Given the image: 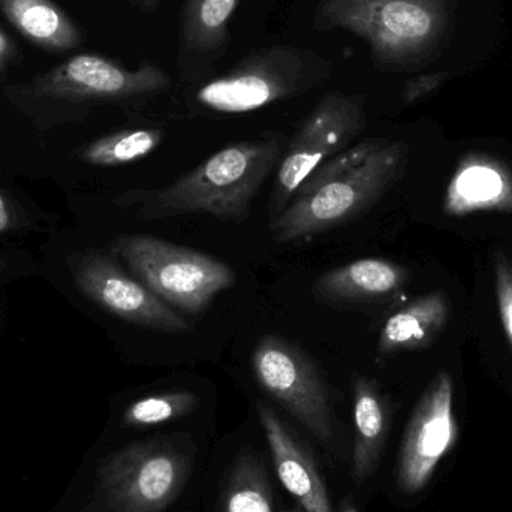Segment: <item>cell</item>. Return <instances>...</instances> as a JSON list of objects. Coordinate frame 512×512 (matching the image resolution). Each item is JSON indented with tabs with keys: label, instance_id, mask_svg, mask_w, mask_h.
Wrapping results in <instances>:
<instances>
[{
	"label": "cell",
	"instance_id": "6da1fadb",
	"mask_svg": "<svg viewBox=\"0 0 512 512\" xmlns=\"http://www.w3.org/2000/svg\"><path fill=\"white\" fill-rule=\"evenodd\" d=\"M405 141L370 138L318 168L271 221L277 245L303 242L349 224L369 212L405 174Z\"/></svg>",
	"mask_w": 512,
	"mask_h": 512
},
{
	"label": "cell",
	"instance_id": "7a4b0ae2",
	"mask_svg": "<svg viewBox=\"0 0 512 512\" xmlns=\"http://www.w3.org/2000/svg\"><path fill=\"white\" fill-rule=\"evenodd\" d=\"M283 152L285 138L277 134L230 144L176 182L164 188L126 192L119 203L149 222L185 215L245 222Z\"/></svg>",
	"mask_w": 512,
	"mask_h": 512
},
{
	"label": "cell",
	"instance_id": "3957f363",
	"mask_svg": "<svg viewBox=\"0 0 512 512\" xmlns=\"http://www.w3.org/2000/svg\"><path fill=\"white\" fill-rule=\"evenodd\" d=\"M318 30L342 29L369 44L385 66L420 62L441 45L450 27L447 0H324Z\"/></svg>",
	"mask_w": 512,
	"mask_h": 512
},
{
	"label": "cell",
	"instance_id": "277c9868",
	"mask_svg": "<svg viewBox=\"0 0 512 512\" xmlns=\"http://www.w3.org/2000/svg\"><path fill=\"white\" fill-rule=\"evenodd\" d=\"M331 62L319 54L289 45L254 51L227 74L207 81L195 102L218 114H245L297 98L324 84Z\"/></svg>",
	"mask_w": 512,
	"mask_h": 512
},
{
	"label": "cell",
	"instance_id": "5b68a950",
	"mask_svg": "<svg viewBox=\"0 0 512 512\" xmlns=\"http://www.w3.org/2000/svg\"><path fill=\"white\" fill-rule=\"evenodd\" d=\"M113 251L135 279L168 306L189 315H200L237 279L221 259L158 237L123 236L114 242Z\"/></svg>",
	"mask_w": 512,
	"mask_h": 512
},
{
	"label": "cell",
	"instance_id": "8992f818",
	"mask_svg": "<svg viewBox=\"0 0 512 512\" xmlns=\"http://www.w3.org/2000/svg\"><path fill=\"white\" fill-rule=\"evenodd\" d=\"M366 122L360 96L330 92L318 102L280 159L271 192V221L285 210L307 177L349 149V144L363 134Z\"/></svg>",
	"mask_w": 512,
	"mask_h": 512
},
{
	"label": "cell",
	"instance_id": "52a82bcc",
	"mask_svg": "<svg viewBox=\"0 0 512 512\" xmlns=\"http://www.w3.org/2000/svg\"><path fill=\"white\" fill-rule=\"evenodd\" d=\"M259 387L283 406L318 441L333 438L330 391L315 361L276 334L262 336L252 354Z\"/></svg>",
	"mask_w": 512,
	"mask_h": 512
},
{
	"label": "cell",
	"instance_id": "ba28073f",
	"mask_svg": "<svg viewBox=\"0 0 512 512\" xmlns=\"http://www.w3.org/2000/svg\"><path fill=\"white\" fill-rule=\"evenodd\" d=\"M167 72L155 63L128 69L99 54H78L30 83L33 96L74 102H120L149 98L170 89Z\"/></svg>",
	"mask_w": 512,
	"mask_h": 512
},
{
	"label": "cell",
	"instance_id": "9c48e42d",
	"mask_svg": "<svg viewBox=\"0 0 512 512\" xmlns=\"http://www.w3.org/2000/svg\"><path fill=\"white\" fill-rule=\"evenodd\" d=\"M457 438L453 378L442 370L424 391L406 427L397 463L399 489L408 495L426 489Z\"/></svg>",
	"mask_w": 512,
	"mask_h": 512
},
{
	"label": "cell",
	"instance_id": "30bf717a",
	"mask_svg": "<svg viewBox=\"0 0 512 512\" xmlns=\"http://www.w3.org/2000/svg\"><path fill=\"white\" fill-rule=\"evenodd\" d=\"M75 282L90 300L129 324L159 333L180 334L191 324L146 285L128 276L110 255L87 252L77 259Z\"/></svg>",
	"mask_w": 512,
	"mask_h": 512
},
{
	"label": "cell",
	"instance_id": "8fae6325",
	"mask_svg": "<svg viewBox=\"0 0 512 512\" xmlns=\"http://www.w3.org/2000/svg\"><path fill=\"white\" fill-rule=\"evenodd\" d=\"M191 460L161 441L135 445L113 468V490L128 512H162L182 493Z\"/></svg>",
	"mask_w": 512,
	"mask_h": 512
},
{
	"label": "cell",
	"instance_id": "7c38bea8",
	"mask_svg": "<svg viewBox=\"0 0 512 512\" xmlns=\"http://www.w3.org/2000/svg\"><path fill=\"white\" fill-rule=\"evenodd\" d=\"M258 415L274 469L283 487L297 499L304 512H333L312 454L300 444L273 409L259 405Z\"/></svg>",
	"mask_w": 512,
	"mask_h": 512
},
{
	"label": "cell",
	"instance_id": "4fadbf2b",
	"mask_svg": "<svg viewBox=\"0 0 512 512\" xmlns=\"http://www.w3.org/2000/svg\"><path fill=\"white\" fill-rule=\"evenodd\" d=\"M444 210L451 216L512 212V171L490 156H466L448 183Z\"/></svg>",
	"mask_w": 512,
	"mask_h": 512
},
{
	"label": "cell",
	"instance_id": "5bb4252c",
	"mask_svg": "<svg viewBox=\"0 0 512 512\" xmlns=\"http://www.w3.org/2000/svg\"><path fill=\"white\" fill-rule=\"evenodd\" d=\"M408 280L402 265L388 259L363 258L325 271L313 283V294L336 304L366 303L399 291Z\"/></svg>",
	"mask_w": 512,
	"mask_h": 512
},
{
	"label": "cell",
	"instance_id": "9a60e30c",
	"mask_svg": "<svg viewBox=\"0 0 512 512\" xmlns=\"http://www.w3.org/2000/svg\"><path fill=\"white\" fill-rule=\"evenodd\" d=\"M390 426L388 402L378 382L367 376L354 381V448L352 475L363 484L378 465Z\"/></svg>",
	"mask_w": 512,
	"mask_h": 512
},
{
	"label": "cell",
	"instance_id": "2e32d148",
	"mask_svg": "<svg viewBox=\"0 0 512 512\" xmlns=\"http://www.w3.org/2000/svg\"><path fill=\"white\" fill-rule=\"evenodd\" d=\"M6 20L36 47L66 53L84 41L75 21L51 0H0Z\"/></svg>",
	"mask_w": 512,
	"mask_h": 512
},
{
	"label": "cell",
	"instance_id": "e0dca14e",
	"mask_svg": "<svg viewBox=\"0 0 512 512\" xmlns=\"http://www.w3.org/2000/svg\"><path fill=\"white\" fill-rule=\"evenodd\" d=\"M450 315L444 292H432L402 307L385 321L379 334L382 355L424 348L444 330Z\"/></svg>",
	"mask_w": 512,
	"mask_h": 512
},
{
	"label": "cell",
	"instance_id": "ac0fdd59",
	"mask_svg": "<svg viewBox=\"0 0 512 512\" xmlns=\"http://www.w3.org/2000/svg\"><path fill=\"white\" fill-rule=\"evenodd\" d=\"M242 0H186L180 24V45L185 53L210 56L221 53L228 41V26Z\"/></svg>",
	"mask_w": 512,
	"mask_h": 512
},
{
	"label": "cell",
	"instance_id": "d6986e66",
	"mask_svg": "<svg viewBox=\"0 0 512 512\" xmlns=\"http://www.w3.org/2000/svg\"><path fill=\"white\" fill-rule=\"evenodd\" d=\"M218 512H274L267 471L252 454H242L234 463Z\"/></svg>",
	"mask_w": 512,
	"mask_h": 512
},
{
	"label": "cell",
	"instance_id": "ffe728a7",
	"mask_svg": "<svg viewBox=\"0 0 512 512\" xmlns=\"http://www.w3.org/2000/svg\"><path fill=\"white\" fill-rule=\"evenodd\" d=\"M164 129H126L105 135L81 150V161L96 167L131 164L155 152L164 141Z\"/></svg>",
	"mask_w": 512,
	"mask_h": 512
},
{
	"label": "cell",
	"instance_id": "44dd1931",
	"mask_svg": "<svg viewBox=\"0 0 512 512\" xmlns=\"http://www.w3.org/2000/svg\"><path fill=\"white\" fill-rule=\"evenodd\" d=\"M200 405V399L191 391H170L143 397L129 406L126 423L138 427L159 426L192 414Z\"/></svg>",
	"mask_w": 512,
	"mask_h": 512
},
{
	"label": "cell",
	"instance_id": "7402d4cb",
	"mask_svg": "<svg viewBox=\"0 0 512 512\" xmlns=\"http://www.w3.org/2000/svg\"><path fill=\"white\" fill-rule=\"evenodd\" d=\"M495 288L502 327L512 348V264L505 254L495 258Z\"/></svg>",
	"mask_w": 512,
	"mask_h": 512
},
{
	"label": "cell",
	"instance_id": "603a6c76",
	"mask_svg": "<svg viewBox=\"0 0 512 512\" xmlns=\"http://www.w3.org/2000/svg\"><path fill=\"white\" fill-rule=\"evenodd\" d=\"M450 74L447 71L430 72V74L415 75L406 81L402 90V101L405 105H414L435 93L447 83Z\"/></svg>",
	"mask_w": 512,
	"mask_h": 512
},
{
	"label": "cell",
	"instance_id": "cb8c5ba5",
	"mask_svg": "<svg viewBox=\"0 0 512 512\" xmlns=\"http://www.w3.org/2000/svg\"><path fill=\"white\" fill-rule=\"evenodd\" d=\"M18 48L14 39L0 26V74L6 71L17 60Z\"/></svg>",
	"mask_w": 512,
	"mask_h": 512
},
{
	"label": "cell",
	"instance_id": "d4e9b609",
	"mask_svg": "<svg viewBox=\"0 0 512 512\" xmlns=\"http://www.w3.org/2000/svg\"><path fill=\"white\" fill-rule=\"evenodd\" d=\"M12 227V216L9 212L8 203H6L3 195L0 194V234L8 231Z\"/></svg>",
	"mask_w": 512,
	"mask_h": 512
},
{
	"label": "cell",
	"instance_id": "484cf974",
	"mask_svg": "<svg viewBox=\"0 0 512 512\" xmlns=\"http://www.w3.org/2000/svg\"><path fill=\"white\" fill-rule=\"evenodd\" d=\"M135 3H137L141 9H144V11L150 12L156 9V6L161 3V0H135Z\"/></svg>",
	"mask_w": 512,
	"mask_h": 512
},
{
	"label": "cell",
	"instance_id": "4316f807",
	"mask_svg": "<svg viewBox=\"0 0 512 512\" xmlns=\"http://www.w3.org/2000/svg\"><path fill=\"white\" fill-rule=\"evenodd\" d=\"M340 512H358V510L354 505V501H352L351 498H346L345 501L342 502Z\"/></svg>",
	"mask_w": 512,
	"mask_h": 512
},
{
	"label": "cell",
	"instance_id": "83f0119b",
	"mask_svg": "<svg viewBox=\"0 0 512 512\" xmlns=\"http://www.w3.org/2000/svg\"><path fill=\"white\" fill-rule=\"evenodd\" d=\"M282 512H304V510L300 507V505H298V507L292 508V510H286Z\"/></svg>",
	"mask_w": 512,
	"mask_h": 512
}]
</instances>
